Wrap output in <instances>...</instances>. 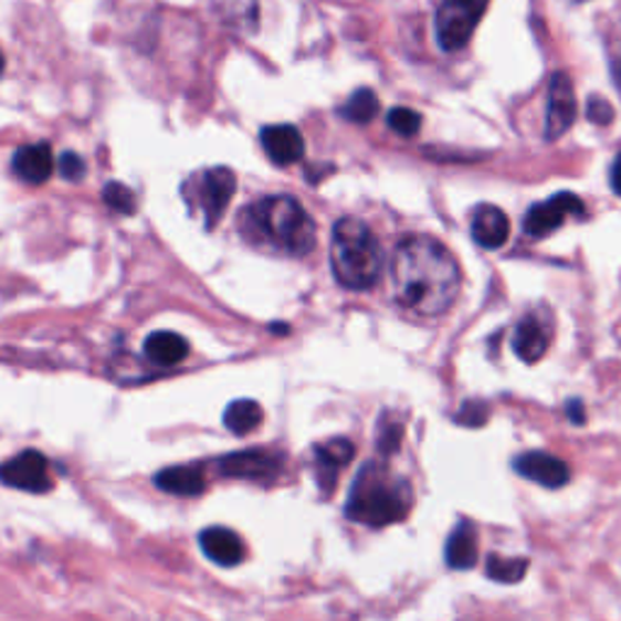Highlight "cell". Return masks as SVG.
Listing matches in <instances>:
<instances>
[{
    "instance_id": "23",
    "label": "cell",
    "mask_w": 621,
    "mask_h": 621,
    "mask_svg": "<svg viewBox=\"0 0 621 621\" xmlns=\"http://www.w3.org/2000/svg\"><path fill=\"white\" fill-rule=\"evenodd\" d=\"M377 115H379V101L377 95L367 88L357 91L350 101L343 105V117L352 124H369Z\"/></svg>"
},
{
    "instance_id": "17",
    "label": "cell",
    "mask_w": 621,
    "mask_h": 621,
    "mask_svg": "<svg viewBox=\"0 0 621 621\" xmlns=\"http://www.w3.org/2000/svg\"><path fill=\"white\" fill-rule=\"evenodd\" d=\"M444 558L446 566L454 570H469L474 568L478 561V539H476V529L469 522H462L456 525L446 539L444 546Z\"/></svg>"
},
{
    "instance_id": "28",
    "label": "cell",
    "mask_w": 621,
    "mask_h": 621,
    "mask_svg": "<svg viewBox=\"0 0 621 621\" xmlns=\"http://www.w3.org/2000/svg\"><path fill=\"white\" fill-rule=\"evenodd\" d=\"M399 442H401V425H389V428H383L381 438L377 440V444H379V452H383V454H391V452L399 450Z\"/></svg>"
},
{
    "instance_id": "20",
    "label": "cell",
    "mask_w": 621,
    "mask_h": 621,
    "mask_svg": "<svg viewBox=\"0 0 621 621\" xmlns=\"http://www.w3.org/2000/svg\"><path fill=\"white\" fill-rule=\"evenodd\" d=\"M318 456V483L326 491L335 486V478H338V471L352 462L355 446L350 440H330L326 444L316 446Z\"/></svg>"
},
{
    "instance_id": "11",
    "label": "cell",
    "mask_w": 621,
    "mask_h": 621,
    "mask_svg": "<svg viewBox=\"0 0 621 621\" xmlns=\"http://www.w3.org/2000/svg\"><path fill=\"white\" fill-rule=\"evenodd\" d=\"M513 469L522 478L539 483L544 488H564L570 481V469L561 459L546 452H525L519 454Z\"/></svg>"
},
{
    "instance_id": "27",
    "label": "cell",
    "mask_w": 621,
    "mask_h": 621,
    "mask_svg": "<svg viewBox=\"0 0 621 621\" xmlns=\"http://www.w3.org/2000/svg\"><path fill=\"white\" fill-rule=\"evenodd\" d=\"M456 420L466 428H481L483 422L488 420V406L481 401H469V403H464L462 411H459Z\"/></svg>"
},
{
    "instance_id": "15",
    "label": "cell",
    "mask_w": 621,
    "mask_h": 621,
    "mask_svg": "<svg viewBox=\"0 0 621 621\" xmlns=\"http://www.w3.org/2000/svg\"><path fill=\"white\" fill-rule=\"evenodd\" d=\"M200 546L209 561L219 566H239L245 556L243 541L239 534L227 527H207L200 534Z\"/></svg>"
},
{
    "instance_id": "2",
    "label": "cell",
    "mask_w": 621,
    "mask_h": 621,
    "mask_svg": "<svg viewBox=\"0 0 621 621\" xmlns=\"http://www.w3.org/2000/svg\"><path fill=\"white\" fill-rule=\"evenodd\" d=\"M243 239L267 253L304 257L316 248V223L290 194H272L239 214Z\"/></svg>"
},
{
    "instance_id": "6",
    "label": "cell",
    "mask_w": 621,
    "mask_h": 621,
    "mask_svg": "<svg viewBox=\"0 0 621 621\" xmlns=\"http://www.w3.org/2000/svg\"><path fill=\"white\" fill-rule=\"evenodd\" d=\"M488 3L491 0H442L438 15H434V30H438L442 52H459L471 42Z\"/></svg>"
},
{
    "instance_id": "8",
    "label": "cell",
    "mask_w": 621,
    "mask_h": 621,
    "mask_svg": "<svg viewBox=\"0 0 621 621\" xmlns=\"http://www.w3.org/2000/svg\"><path fill=\"white\" fill-rule=\"evenodd\" d=\"M582 214H586V207H582L580 197L570 192H558L549 197V200L534 204L522 223H525V233L531 235V239H546V235L561 229L568 217Z\"/></svg>"
},
{
    "instance_id": "12",
    "label": "cell",
    "mask_w": 621,
    "mask_h": 621,
    "mask_svg": "<svg viewBox=\"0 0 621 621\" xmlns=\"http://www.w3.org/2000/svg\"><path fill=\"white\" fill-rule=\"evenodd\" d=\"M260 144L275 166H294L304 158V136L292 124H270L260 131Z\"/></svg>"
},
{
    "instance_id": "4",
    "label": "cell",
    "mask_w": 621,
    "mask_h": 621,
    "mask_svg": "<svg viewBox=\"0 0 621 621\" xmlns=\"http://www.w3.org/2000/svg\"><path fill=\"white\" fill-rule=\"evenodd\" d=\"M411 507V491L408 483H387L375 464H367L362 474L355 478L350 498L345 505V515L369 527H387L408 515Z\"/></svg>"
},
{
    "instance_id": "14",
    "label": "cell",
    "mask_w": 621,
    "mask_h": 621,
    "mask_svg": "<svg viewBox=\"0 0 621 621\" xmlns=\"http://www.w3.org/2000/svg\"><path fill=\"white\" fill-rule=\"evenodd\" d=\"M471 235L481 248H488V251H495V248H503L511 239V219L503 209L493 207V204H481L474 214V221H471Z\"/></svg>"
},
{
    "instance_id": "24",
    "label": "cell",
    "mask_w": 621,
    "mask_h": 621,
    "mask_svg": "<svg viewBox=\"0 0 621 621\" xmlns=\"http://www.w3.org/2000/svg\"><path fill=\"white\" fill-rule=\"evenodd\" d=\"M103 200L112 211H117V214L129 217L136 211V197L124 182H107L103 190Z\"/></svg>"
},
{
    "instance_id": "21",
    "label": "cell",
    "mask_w": 621,
    "mask_h": 621,
    "mask_svg": "<svg viewBox=\"0 0 621 621\" xmlns=\"http://www.w3.org/2000/svg\"><path fill=\"white\" fill-rule=\"evenodd\" d=\"M260 422H263V408L260 403L251 401V399H241L229 403L227 411H223V425H227L233 434H251Z\"/></svg>"
},
{
    "instance_id": "1",
    "label": "cell",
    "mask_w": 621,
    "mask_h": 621,
    "mask_svg": "<svg viewBox=\"0 0 621 621\" xmlns=\"http://www.w3.org/2000/svg\"><path fill=\"white\" fill-rule=\"evenodd\" d=\"M396 302L418 316H440L459 294L462 270L450 248L430 235H406L391 263Z\"/></svg>"
},
{
    "instance_id": "30",
    "label": "cell",
    "mask_w": 621,
    "mask_h": 621,
    "mask_svg": "<svg viewBox=\"0 0 621 621\" xmlns=\"http://www.w3.org/2000/svg\"><path fill=\"white\" fill-rule=\"evenodd\" d=\"M566 413H568L570 420L576 422V425H582V422H586V411H582V403L578 399L576 401H568Z\"/></svg>"
},
{
    "instance_id": "16",
    "label": "cell",
    "mask_w": 621,
    "mask_h": 621,
    "mask_svg": "<svg viewBox=\"0 0 621 621\" xmlns=\"http://www.w3.org/2000/svg\"><path fill=\"white\" fill-rule=\"evenodd\" d=\"M513 350L522 362H537L549 350V330L544 328V323L537 316H525L515 328Z\"/></svg>"
},
{
    "instance_id": "13",
    "label": "cell",
    "mask_w": 621,
    "mask_h": 621,
    "mask_svg": "<svg viewBox=\"0 0 621 621\" xmlns=\"http://www.w3.org/2000/svg\"><path fill=\"white\" fill-rule=\"evenodd\" d=\"M12 170L28 185H44L54 176V154L49 144H28L20 146L12 156Z\"/></svg>"
},
{
    "instance_id": "5",
    "label": "cell",
    "mask_w": 621,
    "mask_h": 621,
    "mask_svg": "<svg viewBox=\"0 0 621 621\" xmlns=\"http://www.w3.org/2000/svg\"><path fill=\"white\" fill-rule=\"evenodd\" d=\"M180 194L185 204H188L190 214L200 217L204 229L211 231L217 229V223L227 214V209L233 200L235 176L233 170L223 166L192 172V176L182 182Z\"/></svg>"
},
{
    "instance_id": "19",
    "label": "cell",
    "mask_w": 621,
    "mask_h": 621,
    "mask_svg": "<svg viewBox=\"0 0 621 621\" xmlns=\"http://www.w3.org/2000/svg\"><path fill=\"white\" fill-rule=\"evenodd\" d=\"M154 483L160 491L170 495H182V498L200 495L207 488L204 471L200 466H168L158 471Z\"/></svg>"
},
{
    "instance_id": "10",
    "label": "cell",
    "mask_w": 621,
    "mask_h": 621,
    "mask_svg": "<svg viewBox=\"0 0 621 621\" xmlns=\"http://www.w3.org/2000/svg\"><path fill=\"white\" fill-rule=\"evenodd\" d=\"M282 459L263 452V450H248L223 456L219 462V471L231 478H248V481H270L280 474Z\"/></svg>"
},
{
    "instance_id": "7",
    "label": "cell",
    "mask_w": 621,
    "mask_h": 621,
    "mask_svg": "<svg viewBox=\"0 0 621 621\" xmlns=\"http://www.w3.org/2000/svg\"><path fill=\"white\" fill-rule=\"evenodd\" d=\"M0 483L24 493H49L54 488L46 456L36 450H24L0 464Z\"/></svg>"
},
{
    "instance_id": "32",
    "label": "cell",
    "mask_w": 621,
    "mask_h": 621,
    "mask_svg": "<svg viewBox=\"0 0 621 621\" xmlns=\"http://www.w3.org/2000/svg\"><path fill=\"white\" fill-rule=\"evenodd\" d=\"M3 69H6V59H3V54H0V76H3Z\"/></svg>"
},
{
    "instance_id": "22",
    "label": "cell",
    "mask_w": 621,
    "mask_h": 621,
    "mask_svg": "<svg viewBox=\"0 0 621 621\" xmlns=\"http://www.w3.org/2000/svg\"><path fill=\"white\" fill-rule=\"evenodd\" d=\"M529 561L527 558H505V556H488L486 561V576L495 582H505L513 586L527 576Z\"/></svg>"
},
{
    "instance_id": "25",
    "label": "cell",
    "mask_w": 621,
    "mask_h": 621,
    "mask_svg": "<svg viewBox=\"0 0 621 621\" xmlns=\"http://www.w3.org/2000/svg\"><path fill=\"white\" fill-rule=\"evenodd\" d=\"M389 127L399 134V136H406V139H411V136H415L420 131V124H422V117L418 115V112L413 109H408V107H393L389 112Z\"/></svg>"
},
{
    "instance_id": "3",
    "label": "cell",
    "mask_w": 621,
    "mask_h": 621,
    "mask_svg": "<svg viewBox=\"0 0 621 621\" xmlns=\"http://www.w3.org/2000/svg\"><path fill=\"white\" fill-rule=\"evenodd\" d=\"M330 265L345 290L365 292L375 287L383 265L375 231L355 217L340 219L330 235Z\"/></svg>"
},
{
    "instance_id": "26",
    "label": "cell",
    "mask_w": 621,
    "mask_h": 621,
    "mask_svg": "<svg viewBox=\"0 0 621 621\" xmlns=\"http://www.w3.org/2000/svg\"><path fill=\"white\" fill-rule=\"evenodd\" d=\"M85 170H88V168H85V160L78 154L66 151V154L59 156V172L64 180L81 182L85 178Z\"/></svg>"
},
{
    "instance_id": "31",
    "label": "cell",
    "mask_w": 621,
    "mask_h": 621,
    "mask_svg": "<svg viewBox=\"0 0 621 621\" xmlns=\"http://www.w3.org/2000/svg\"><path fill=\"white\" fill-rule=\"evenodd\" d=\"M612 188L621 197V154H619V158L614 160V166H612Z\"/></svg>"
},
{
    "instance_id": "18",
    "label": "cell",
    "mask_w": 621,
    "mask_h": 621,
    "mask_svg": "<svg viewBox=\"0 0 621 621\" xmlns=\"http://www.w3.org/2000/svg\"><path fill=\"white\" fill-rule=\"evenodd\" d=\"M144 355L156 362L158 367H176L185 357L190 355V345L178 333L158 330L148 335L144 343Z\"/></svg>"
},
{
    "instance_id": "29",
    "label": "cell",
    "mask_w": 621,
    "mask_h": 621,
    "mask_svg": "<svg viewBox=\"0 0 621 621\" xmlns=\"http://www.w3.org/2000/svg\"><path fill=\"white\" fill-rule=\"evenodd\" d=\"M588 117L592 122H598V124H607V122L612 119L610 103H604L602 97H592V101L588 103Z\"/></svg>"
},
{
    "instance_id": "9",
    "label": "cell",
    "mask_w": 621,
    "mask_h": 621,
    "mask_svg": "<svg viewBox=\"0 0 621 621\" xmlns=\"http://www.w3.org/2000/svg\"><path fill=\"white\" fill-rule=\"evenodd\" d=\"M576 122V93L568 73H556L549 85V105H546V139H561Z\"/></svg>"
}]
</instances>
